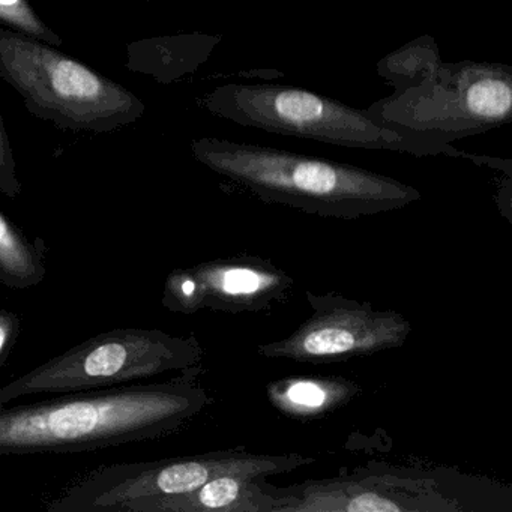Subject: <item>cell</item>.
Segmentation results:
<instances>
[{"instance_id":"cell-7","label":"cell","mask_w":512,"mask_h":512,"mask_svg":"<svg viewBox=\"0 0 512 512\" xmlns=\"http://www.w3.org/2000/svg\"><path fill=\"white\" fill-rule=\"evenodd\" d=\"M316 463V458L256 454L244 446L164 460L113 464L88 473L49 505L50 512H118L125 503L187 493L221 475L268 476Z\"/></svg>"},{"instance_id":"cell-13","label":"cell","mask_w":512,"mask_h":512,"mask_svg":"<svg viewBox=\"0 0 512 512\" xmlns=\"http://www.w3.org/2000/svg\"><path fill=\"white\" fill-rule=\"evenodd\" d=\"M47 275V245L43 238H29L0 211V283L26 290L43 283Z\"/></svg>"},{"instance_id":"cell-3","label":"cell","mask_w":512,"mask_h":512,"mask_svg":"<svg viewBox=\"0 0 512 512\" xmlns=\"http://www.w3.org/2000/svg\"><path fill=\"white\" fill-rule=\"evenodd\" d=\"M218 118L280 136L301 137L341 148L409 154L413 157L472 158L449 143L431 142L383 127L367 110L293 86L230 83L203 100Z\"/></svg>"},{"instance_id":"cell-8","label":"cell","mask_w":512,"mask_h":512,"mask_svg":"<svg viewBox=\"0 0 512 512\" xmlns=\"http://www.w3.org/2000/svg\"><path fill=\"white\" fill-rule=\"evenodd\" d=\"M422 472L418 469L368 463L352 472L325 479H308L290 487H272L262 479L266 493L275 497L272 512H464L476 511L454 488L452 472ZM478 506V505H476ZM482 511L481 506H478Z\"/></svg>"},{"instance_id":"cell-2","label":"cell","mask_w":512,"mask_h":512,"mask_svg":"<svg viewBox=\"0 0 512 512\" xmlns=\"http://www.w3.org/2000/svg\"><path fill=\"white\" fill-rule=\"evenodd\" d=\"M191 151L200 164L262 202L317 217L356 220L421 200L415 187L389 176L272 146L199 139Z\"/></svg>"},{"instance_id":"cell-9","label":"cell","mask_w":512,"mask_h":512,"mask_svg":"<svg viewBox=\"0 0 512 512\" xmlns=\"http://www.w3.org/2000/svg\"><path fill=\"white\" fill-rule=\"evenodd\" d=\"M305 296L311 316L289 337L260 344V356L307 364L349 361L400 349L412 334L409 320L398 311L379 310L334 292L307 290Z\"/></svg>"},{"instance_id":"cell-6","label":"cell","mask_w":512,"mask_h":512,"mask_svg":"<svg viewBox=\"0 0 512 512\" xmlns=\"http://www.w3.org/2000/svg\"><path fill=\"white\" fill-rule=\"evenodd\" d=\"M0 76L58 124L106 131L130 124L143 104L124 86L46 44L0 31Z\"/></svg>"},{"instance_id":"cell-1","label":"cell","mask_w":512,"mask_h":512,"mask_svg":"<svg viewBox=\"0 0 512 512\" xmlns=\"http://www.w3.org/2000/svg\"><path fill=\"white\" fill-rule=\"evenodd\" d=\"M200 373L194 365L169 382L0 406V455L73 454L169 436L211 404Z\"/></svg>"},{"instance_id":"cell-14","label":"cell","mask_w":512,"mask_h":512,"mask_svg":"<svg viewBox=\"0 0 512 512\" xmlns=\"http://www.w3.org/2000/svg\"><path fill=\"white\" fill-rule=\"evenodd\" d=\"M440 59L439 47L431 37H421L389 53L377 65L379 76L395 86V91L421 85L436 73Z\"/></svg>"},{"instance_id":"cell-5","label":"cell","mask_w":512,"mask_h":512,"mask_svg":"<svg viewBox=\"0 0 512 512\" xmlns=\"http://www.w3.org/2000/svg\"><path fill=\"white\" fill-rule=\"evenodd\" d=\"M203 349L194 335L175 337L158 329H113L0 388V406L28 395L68 394L149 379L199 365Z\"/></svg>"},{"instance_id":"cell-12","label":"cell","mask_w":512,"mask_h":512,"mask_svg":"<svg viewBox=\"0 0 512 512\" xmlns=\"http://www.w3.org/2000/svg\"><path fill=\"white\" fill-rule=\"evenodd\" d=\"M266 394L278 412L311 421L346 406L359 394V385L344 377H286L269 383Z\"/></svg>"},{"instance_id":"cell-11","label":"cell","mask_w":512,"mask_h":512,"mask_svg":"<svg viewBox=\"0 0 512 512\" xmlns=\"http://www.w3.org/2000/svg\"><path fill=\"white\" fill-rule=\"evenodd\" d=\"M263 476L221 475L187 493L125 503L118 512H272Z\"/></svg>"},{"instance_id":"cell-4","label":"cell","mask_w":512,"mask_h":512,"mask_svg":"<svg viewBox=\"0 0 512 512\" xmlns=\"http://www.w3.org/2000/svg\"><path fill=\"white\" fill-rule=\"evenodd\" d=\"M367 113L383 127L452 145L511 122L512 68L497 62H442L430 79L395 91Z\"/></svg>"},{"instance_id":"cell-15","label":"cell","mask_w":512,"mask_h":512,"mask_svg":"<svg viewBox=\"0 0 512 512\" xmlns=\"http://www.w3.org/2000/svg\"><path fill=\"white\" fill-rule=\"evenodd\" d=\"M0 22L16 28L22 34L46 43L61 44V40L41 22L29 0H0Z\"/></svg>"},{"instance_id":"cell-10","label":"cell","mask_w":512,"mask_h":512,"mask_svg":"<svg viewBox=\"0 0 512 512\" xmlns=\"http://www.w3.org/2000/svg\"><path fill=\"white\" fill-rule=\"evenodd\" d=\"M293 283V278L271 260L226 257L170 272L161 304L181 314L200 310L254 313L284 301Z\"/></svg>"},{"instance_id":"cell-16","label":"cell","mask_w":512,"mask_h":512,"mask_svg":"<svg viewBox=\"0 0 512 512\" xmlns=\"http://www.w3.org/2000/svg\"><path fill=\"white\" fill-rule=\"evenodd\" d=\"M0 193H4L10 199H16L22 193V185L17 178L16 163H14V155L8 142L2 115H0Z\"/></svg>"},{"instance_id":"cell-17","label":"cell","mask_w":512,"mask_h":512,"mask_svg":"<svg viewBox=\"0 0 512 512\" xmlns=\"http://www.w3.org/2000/svg\"><path fill=\"white\" fill-rule=\"evenodd\" d=\"M22 319L19 314L0 304V368L10 358L17 340H19Z\"/></svg>"}]
</instances>
